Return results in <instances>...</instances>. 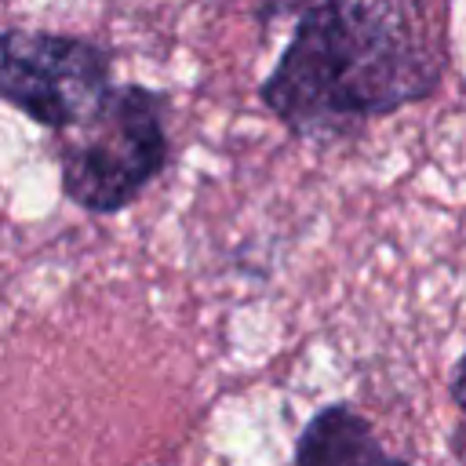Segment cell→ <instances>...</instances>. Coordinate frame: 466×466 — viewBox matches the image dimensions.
I'll list each match as a JSON object with an SVG mask.
<instances>
[{
	"mask_svg": "<svg viewBox=\"0 0 466 466\" xmlns=\"http://www.w3.org/2000/svg\"><path fill=\"white\" fill-rule=\"evenodd\" d=\"M441 76V33L419 0H313L258 98L295 138L335 142L426 102Z\"/></svg>",
	"mask_w": 466,
	"mask_h": 466,
	"instance_id": "obj_1",
	"label": "cell"
},
{
	"mask_svg": "<svg viewBox=\"0 0 466 466\" xmlns=\"http://www.w3.org/2000/svg\"><path fill=\"white\" fill-rule=\"evenodd\" d=\"M295 466H411L386 451L371 422L350 404H324L295 437Z\"/></svg>",
	"mask_w": 466,
	"mask_h": 466,
	"instance_id": "obj_4",
	"label": "cell"
},
{
	"mask_svg": "<svg viewBox=\"0 0 466 466\" xmlns=\"http://www.w3.org/2000/svg\"><path fill=\"white\" fill-rule=\"evenodd\" d=\"M109 55L80 36L22 29L0 33V102L62 135L109 95Z\"/></svg>",
	"mask_w": 466,
	"mask_h": 466,
	"instance_id": "obj_3",
	"label": "cell"
},
{
	"mask_svg": "<svg viewBox=\"0 0 466 466\" xmlns=\"http://www.w3.org/2000/svg\"><path fill=\"white\" fill-rule=\"evenodd\" d=\"M451 455L466 466V411H459V422L451 430Z\"/></svg>",
	"mask_w": 466,
	"mask_h": 466,
	"instance_id": "obj_7",
	"label": "cell"
},
{
	"mask_svg": "<svg viewBox=\"0 0 466 466\" xmlns=\"http://www.w3.org/2000/svg\"><path fill=\"white\" fill-rule=\"evenodd\" d=\"M62 138V197L87 215H116L167 167V98L142 84H113L98 109Z\"/></svg>",
	"mask_w": 466,
	"mask_h": 466,
	"instance_id": "obj_2",
	"label": "cell"
},
{
	"mask_svg": "<svg viewBox=\"0 0 466 466\" xmlns=\"http://www.w3.org/2000/svg\"><path fill=\"white\" fill-rule=\"evenodd\" d=\"M313 0H255V18L258 25H273L284 18H299Z\"/></svg>",
	"mask_w": 466,
	"mask_h": 466,
	"instance_id": "obj_5",
	"label": "cell"
},
{
	"mask_svg": "<svg viewBox=\"0 0 466 466\" xmlns=\"http://www.w3.org/2000/svg\"><path fill=\"white\" fill-rule=\"evenodd\" d=\"M448 393H451V404L459 411H466V350H462V357H459V364H455V371L448 379Z\"/></svg>",
	"mask_w": 466,
	"mask_h": 466,
	"instance_id": "obj_6",
	"label": "cell"
}]
</instances>
